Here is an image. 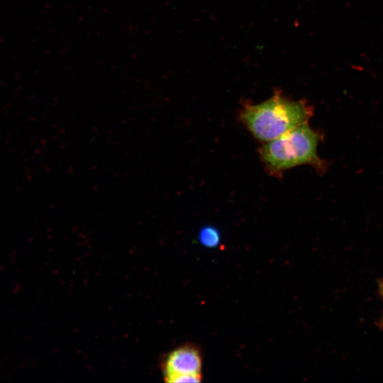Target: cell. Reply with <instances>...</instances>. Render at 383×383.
Segmentation results:
<instances>
[{"label": "cell", "mask_w": 383, "mask_h": 383, "mask_svg": "<svg viewBox=\"0 0 383 383\" xmlns=\"http://www.w3.org/2000/svg\"><path fill=\"white\" fill-rule=\"evenodd\" d=\"M378 292L383 304V280L378 282ZM378 326L383 327V311L381 318L379 320Z\"/></svg>", "instance_id": "6"}, {"label": "cell", "mask_w": 383, "mask_h": 383, "mask_svg": "<svg viewBox=\"0 0 383 383\" xmlns=\"http://www.w3.org/2000/svg\"><path fill=\"white\" fill-rule=\"evenodd\" d=\"M313 113V106L306 101H295L275 92L262 103L246 104L239 116L255 138L266 143L309 122Z\"/></svg>", "instance_id": "1"}, {"label": "cell", "mask_w": 383, "mask_h": 383, "mask_svg": "<svg viewBox=\"0 0 383 383\" xmlns=\"http://www.w3.org/2000/svg\"><path fill=\"white\" fill-rule=\"evenodd\" d=\"M161 365L164 378L179 374H200L201 357L194 346L183 345L171 351Z\"/></svg>", "instance_id": "3"}, {"label": "cell", "mask_w": 383, "mask_h": 383, "mask_svg": "<svg viewBox=\"0 0 383 383\" xmlns=\"http://www.w3.org/2000/svg\"><path fill=\"white\" fill-rule=\"evenodd\" d=\"M323 139L321 131L313 129L308 122L281 136L266 142L259 154L270 173L280 175L284 171L301 165H309L319 174L326 172L328 162L317 153Z\"/></svg>", "instance_id": "2"}, {"label": "cell", "mask_w": 383, "mask_h": 383, "mask_svg": "<svg viewBox=\"0 0 383 383\" xmlns=\"http://www.w3.org/2000/svg\"><path fill=\"white\" fill-rule=\"evenodd\" d=\"M218 240V232L211 228H205L201 233V240L206 245H215L217 244Z\"/></svg>", "instance_id": "5"}, {"label": "cell", "mask_w": 383, "mask_h": 383, "mask_svg": "<svg viewBox=\"0 0 383 383\" xmlns=\"http://www.w3.org/2000/svg\"><path fill=\"white\" fill-rule=\"evenodd\" d=\"M200 374H179L165 378V382L169 383H186V382H200Z\"/></svg>", "instance_id": "4"}]
</instances>
